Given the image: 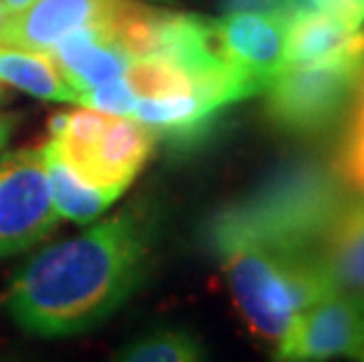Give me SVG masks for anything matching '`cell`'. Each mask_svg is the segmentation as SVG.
I'll list each match as a JSON object with an SVG mask.
<instances>
[{"label":"cell","mask_w":364,"mask_h":362,"mask_svg":"<svg viewBox=\"0 0 364 362\" xmlns=\"http://www.w3.org/2000/svg\"><path fill=\"white\" fill-rule=\"evenodd\" d=\"M52 205L43 144L0 160V259L28 252L59 226Z\"/></svg>","instance_id":"obj_5"},{"label":"cell","mask_w":364,"mask_h":362,"mask_svg":"<svg viewBox=\"0 0 364 362\" xmlns=\"http://www.w3.org/2000/svg\"><path fill=\"white\" fill-rule=\"evenodd\" d=\"M0 82L12 85L43 102L78 104V95L64 82L48 55L0 45Z\"/></svg>","instance_id":"obj_14"},{"label":"cell","mask_w":364,"mask_h":362,"mask_svg":"<svg viewBox=\"0 0 364 362\" xmlns=\"http://www.w3.org/2000/svg\"><path fill=\"white\" fill-rule=\"evenodd\" d=\"M364 346V292H331L301 311L277 341V360L358 358Z\"/></svg>","instance_id":"obj_6"},{"label":"cell","mask_w":364,"mask_h":362,"mask_svg":"<svg viewBox=\"0 0 364 362\" xmlns=\"http://www.w3.org/2000/svg\"><path fill=\"white\" fill-rule=\"evenodd\" d=\"M221 14H235V12H259V14H273L289 21L299 12L308 10L306 0H216Z\"/></svg>","instance_id":"obj_19"},{"label":"cell","mask_w":364,"mask_h":362,"mask_svg":"<svg viewBox=\"0 0 364 362\" xmlns=\"http://www.w3.org/2000/svg\"><path fill=\"white\" fill-rule=\"evenodd\" d=\"M136 102H139V95L129 87L125 75L97 85V87L82 92L78 97V104L90 106V109H97V111H104V113H111V115H132Z\"/></svg>","instance_id":"obj_18"},{"label":"cell","mask_w":364,"mask_h":362,"mask_svg":"<svg viewBox=\"0 0 364 362\" xmlns=\"http://www.w3.org/2000/svg\"><path fill=\"white\" fill-rule=\"evenodd\" d=\"M120 0H31L10 12L0 26V45L48 55L52 45L71 31L99 26L106 33Z\"/></svg>","instance_id":"obj_8"},{"label":"cell","mask_w":364,"mask_h":362,"mask_svg":"<svg viewBox=\"0 0 364 362\" xmlns=\"http://www.w3.org/2000/svg\"><path fill=\"white\" fill-rule=\"evenodd\" d=\"M43 158L45 169H48V183L54 210H57L61 219L85 226V223H92L102 217L108 207L122 196L118 191L99 188L95 183L85 181L82 176L75 174L73 167H68L54 153L48 142H43Z\"/></svg>","instance_id":"obj_13"},{"label":"cell","mask_w":364,"mask_h":362,"mask_svg":"<svg viewBox=\"0 0 364 362\" xmlns=\"http://www.w3.org/2000/svg\"><path fill=\"white\" fill-rule=\"evenodd\" d=\"M153 149H156V137L144 122L115 115L106 132L90 149L61 160L73 167L75 174L85 181L99 188L125 193L134 176L149 163Z\"/></svg>","instance_id":"obj_9"},{"label":"cell","mask_w":364,"mask_h":362,"mask_svg":"<svg viewBox=\"0 0 364 362\" xmlns=\"http://www.w3.org/2000/svg\"><path fill=\"white\" fill-rule=\"evenodd\" d=\"M156 240V219L127 207L78 238L36 252L14 273L5 311L33 336L90 332L146 282Z\"/></svg>","instance_id":"obj_1"},{"label":"cell","mask_w":364,"mask_h":362,"mask_svg":"<svg viewBox=\"0 0 364 362\" xmlns=\"http://www.w3.org/2000/svg\"><path fill=\"white\" fill-rule=\"evenodd\" d=\"M364 82V31L341 55L284 66L266 87V115L287 134L313 137L336 125Z\"/></svg>","instance_id":"obj_4"},{"label":"cell","mask_w":364,"mask_h":362,"mask_svg":"<svg viewBox=\"0 0 364 362\" xmlns=\"http://www.w3.org/2000/svg\"><path fill=\"white\" fill-rule=\"evenodd\" d=\"M315 264L334 292H364V196L350 191L315 252Z\"/></svg>","instance_id":"obj_11"},{"label":"cell","mask_w":364,"mask_h":362,"mask_svg":"<svg viewBox=\"0 0 364 362\" xmlns=\"http://www.w3.org/2000/svg\"><path fill=\"white\" fill-rule=\"evenodd\" d=\"M287 24L273 14L235 12L214 19V33L221 57L254 82L259 95L284 68Z\"/></svg>","instance_id":"obj_7"},{"label":"cell","mask_w":364,"mask_h":362,"mask_svg":"<svg viewBox=\"0 0 364 362\" xmlns=\"http://www.w3.org/2000/svg\"><path fill=\"white\" fill-rule=\"evenodd\" d=\"M57 73L75 95H82L97 85L122 78L132 57L108 41L99 26H85L59 38L48 52Z\"/></svg>","instance_id":"obj_10"},{"label":"cell","mask_w":364,"mask_h":362,"mask_svg":"<svg viewBox=\"0 0 364 362\" xmlns=\"http://www.w3.org/2000/svg\"><path fill=\"white\" fill-rule=\"evenodd\" d=\"M5 97H7V92H5V90H0V102H3Z\"/></svg>","instance_id":"obj_23"},{"label":"cell","mask_w":364,"mask_h":362,"mask_svg":"<svg viewBox=\"0 0 364 362\" xmlns=\"http://www.w3.org/2000/svg\"><path fill=\"white\" fill-rule=\"evenodd\" d=\"M358 358H360V360H364V346H362V348H360V353H358Z\"/></svg>","instance_id":"obj_22"},{"label":"cell","mask_w":364,"mask_h":362,"mask_svg":"<svg viewBox=\"0 0 364 362\" xmlns=\"http://www.w3.org/2000/svg\"><path fill=\"white\" fill-rule=\"evenodd\" d=\"M125 80L139 95V99H169V97H191V95L203 97L198 90L196 75L188 73L181 66L172 64V61L158 57L129 61Z\"/></svg>","instance_id":"obj_15"},{"label":"cell","mask_w":364,"mask_h":362,"mask_svg":"<svg viewBox=\"0 0 364 362\" xmlns=\"http://www.w3.org/2000/svg\"><path fill=\"white\" fill-rule=\"evenodd\" d=\"M350 188L331 165L301 158L214 210L200 226V245L221 259L235 250H268L313 257Z\"/></svg>","instance_id":"obj_2"},{"label":"cell","mask_w":364,"mask_h":362,"mask_svg":"<svg viewBox=\"0 0 364 362\" xmlns=\"http://www.w3.org/2000/svg\"><path fill=\"white\" fill-rule=\"evenodd\" d=\"M0 3L7 7V12H17L21 7H26L31 0H0Z\"/></svg>","instance_id":"obj_20"},{"label":"cell","mask_w":364,"mask_h":362,"mask_svg":"<svg viewBox=\"0 0 364 362\" xmlns=\"http://www.w3.org/2000/svg\"><path fill=\"white\" fill-rule=\"evenodd\" d=\"M205 358L207 351L196 334L172 327L139 336L113 356L122 362H196Z\"/></svg>","instance_id":"obj_16"},{"label":"cell","mask_w":364,"mask_h":362,"mask_svg":"<svg viewBox=\"0 0 364 362\" xmlns=\"http://www.w3.org/2000/svg\"><path fill=\"white\" fill-rule=\"evenodd\" d=\"M7 14H10V12H7V7H5L3 3H0V26H3V21H5Z\"/></svg>","instance_id":"obj_21"},{"label":"cell","mask_w":364,"mask_h":362,"mask_svg":"<svg viewBox=\"0 0 364 362\" xmlns=\"http://www.w3.org/2000/svg\"><path fill=\"white\" fill-rule=\"evenodd\" d=\"M219 261L240 320L261 341L277 344L301 311L334 292L313 257L235 250Z\"/></svg>","instance_id":"obj_3"},{"label":"cell","mask_w":364,"mask_h":362,"mask_svg":"<svg viewBox=\"0 0 364 362\" xmlns=\"http://www.w3.org/2000/svg\"><path fill=\"white\" fill-rule=\"evenodd\" d=\"M0 90H5V85H3V82H0Z\"/></svg>","instance_id":"obj_24"},{"label":"cell","mask_w":364,"mask_h":362,"mask_svg":"<svg viewBox=\"0 0 364 362\" xmlns=\"http://www.w3.org/2000/svg\"><path fill=\"white\" fill-rule=\"evenodd\" d=\"M350 109L331 167L353 193L364 196V82L360 85Z\"/></svg>","instance_id":"obj_17"},{"label":"cell","mask_w":364,"mask_h":362,"mask_svg":"<svg viewBox=\"0 0 364 362\" xmlns=\"http://www.w3.org/2000/svg\"><path fill=\"white\" fill-rule=\"evenodd\" d=\"M358 31L336 14L322 10L299 12L287 24L284 66L315 64L336 57L350 45Z\"/></svg>","instance_id":"obj_12"}]
</instances>
